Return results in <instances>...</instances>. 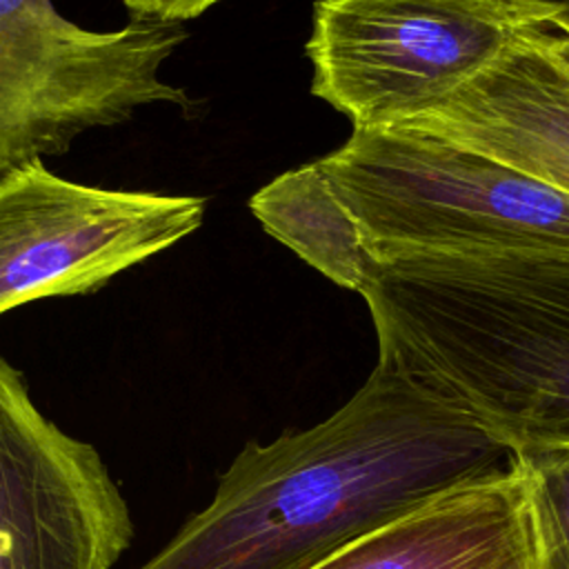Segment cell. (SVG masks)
I'll list each match as a JSON object with an SVG mask.
<instances>
[{
	"label": "cell",
	"instance_id": "11",
	"mask_svg": "<svg viewBox=\"0 0 569 569\" xmlns=\"http://www.w3.org/2000/svg\"><path fill=\"white\" fill-rule=\"evenodd\" d=\"M531 542V569H569V447L511 456Z\"/></svg>",
	"mask_w": 569,
	"mask_h": 569
},
{
	"label": "cell",
	"instance_id": "13",
	"mask_svg": "<svg viewBox=\"0 0 569 569\" xmlns=\"http://www.w3.org/2000/svg\"><path fill=\"white\" fill-rule=\"evenodd\" d=\"M540 11L549 27L560 33H569V0H522Z\"/></svg>",
	"mask_w": 569,
	"mask_h": 569
},
{
	"label": "cell",
	"instance_id": "8",
	"mask_svg": "<svg viewBox=\"0 0 569 569\" xmlns=\"http://www.w3.org/2000/svg\"><path fill=\"white\" fill-rule=\"evenodd\" d=\"M542 31L516 42L447 102L396 127L436 133L569 193V69Z\"/></svg>",
	"mask_w": 569,
	"mask_h": 569
},
{
	"label": "cell",
	"instance_id": "2",
	"mask_svg": "<svg viewBox=\"0 0 569 569\" xmlns=\"http://www.w3.org/2000/svg\"><path fill=\"white\" fill-rule=\"evenodd\" d=\"M378 365L449 400L511 456L569 447V251H413L360 293Z\"/></svg>",
	"mask_w": 569,
	"mask_h": 569
},
{
	"label": "cell",
	"instance_id": "9",
	"mask_svg": "<svg viewBox=\"0 0 569 569\" xmlns=\"http://www.w3.org/2000/svg\"><path fill=\"white\" fill-rule=\"evenodd\" d=\"M311 569H531L513 467L358 538Z\"/></svg>",
	"mask_w": 569,
	"mask_h": 569
},
{
	"label": "cell",
	"instance_id": "12",
	"mask_svg": "<svg viewBox=\"0 0 569 569\" xmlns=\"http://www.w3.org/2000/svg\"><path fill=\"white\" fill-rule=\"evenodd\" d=\"M131 18H156L162 22H184L211 9L220 0H122Z\"/></svg>",
	"mask_w": 569,
	"mask_h": 569
},
{
	"label": "cell",
	"instance_id": "3",
	"mask_svg": "<svg viewBox=\"0 0 569 569\" xmlns=\"http://www.w3.org/2000/svg\"><path fill=\"white\" fill-rule=\"evenodd\" d=\"M318 164L376 260L413 251H569V193L436 133L353 129Z\"/></svg>",
	"mask_w": 569,
	"mask_h": 569
},
{
	"label": "cell",
	"instance_id": "1",
	"mask_svg": "<svg viewBox=\"0 0 569 569\" xmlns=\"http://www.w3.org/2000/svg\"><path fill=\"white\" fill-rule=\"evenodd\" d=\"M509 467V449L469 413L376 365L329 418L247 442L211 502L138 569H311Z\"/></svg>",
	"mask_w": 569,
	"mask_h": 569
},
{
	"label": "cell",
	"instance_id": "6",
	"mask_svg": "<svg viewBox=\"0 0 569 569\" xmlns=\"http://www.w3.org/2000/svg\"><path fill=\"white\" fill-rule=\"evenodd\" d=\"M204 198L109 189L38 158L0 176V313L93 293L202 224Z\"/></svg>",
	"mask_w": 569,
	"mask_h": 569
},
{
	"label": "cell",
	"instance_id": "4",
	"mask_svg": "<svg viewBox=\"0 0 569 569\" xmlns=\"http://www.w3.org/2000/svg\"><path fill=\"white\" fill-rule=\"evenodd\" d=\"M542 31L553 29L522 0H318L311 91L353 129L396 127Z\"/></svg>",
	"mask_w": 569,
	"mask_h": 569
},
{
	"label": "cell",
	"instance_id": "14",
	"mask_svg": "<svg viewBox=\"0 0 569 569\" xmlns=\"http://www.w3.org/2000/svg\"><path fill=\"white\" fill-rule=\"evenodd\" d=\"M549 44L553 49V53L565 62V67L569 69V33H560L556 31L551 38H549Z\"/></svg>",
	"mask_w": 569,
	"mask_h": 569
},
{
	"label": "cell",
	"instance_id": "7",
	"mask_svg": "<svg viewBox=\"0 0 569 569\" xmlns=\"http://www.w3.org/2000/svg\"><path fill=\"white\" fill-rule=\"evenodd\" d=\"M131 538L100 453L49 420L0 356V569H113Z\"/></svg>",
	"mask_w": 569,
	"mask_h": 569
},
{
	"label": "cell",
	"instance_id": "10",
	"mask_svg": "<svg viewBox=\"0 0 569 569\" xmlns=\"http://www.w3.org/2000/svg\"><path fill=\"white\" fill-rule=\"evenodd\" d=\"M267 233L336 284L362 293L378 260L318 162L291 169L249 200Z\"/></svg>",
	"mask_w": 569,
	"mask_h": 569
},
{
	"label": "cell",
	"instance_id": "5",
	"mask_svg": "<svg viewBox=\"0 0 569 569\" xmlns=\"http://www.w3.org/2000/svg\"><path fill=\"white\" fill-rule=\"evenodd\" d=\"M184 38L182 22L129 16L120 29L93 31L51 0H0V176L140 107L191 111V98L160 76Z\"/></svg>",
	"mask_w": 569,
	"mask_h": 569
}]
</instances>
